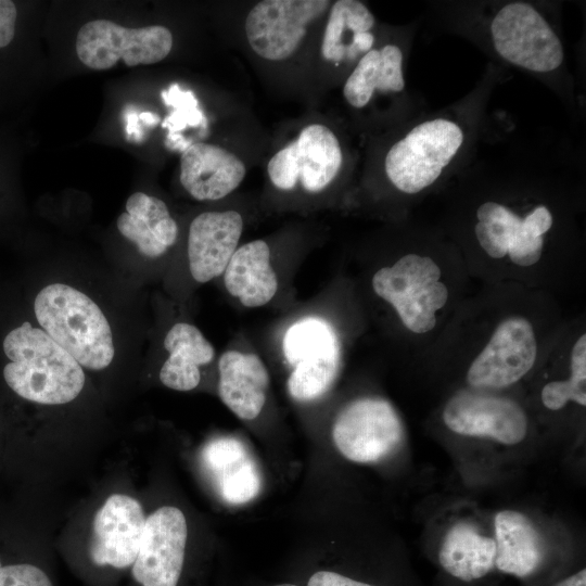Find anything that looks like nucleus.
Segmentation results:
<instances>
[{"label":"nucleus","instance_id":"1","mask_svg":"<svg viewBox=\"0 0 586 586\" xmlns=\"http://www.w3.org/2000/svg\"><path fill=\"white\" fill-rule=\"evenodd\" d=\"M11 360L3 369L7 384L18 396L43 405L75 399L85 385L81 366L43 330L25 321L3 341Z\"/></svg>","mask_w":586,"mask_h":586},{"label":"nucleus","instance_id":"8","mask_svg":"<svg viewBox=\"0 0 586 586\" xmlns=\"http://www.w3.org/2000/svg\"><path fill=\"white\" fill-rule=\"evenodd\" d=\"M332 437L337 450L357 463L378 462L393 454L404 437L393 406L380 398H360L337 415Z\"/></svg>","mask_w":586,"mask_h":586},{"label":"nucleus","instance_id":"13","mask_svg":"<svg viewBox=\"0 0 586 586\" xmlns=\"http://www.w3.org/2000/svg\"><path fill=\"white\" fill-rule=\"evenodd\" d=\"M443 420L457 434L489 437L505 445L519 444L527 434V418L518 403L481 393L461 392L451 397Z\"/></svg>","mask_w":586,"mask_h":586},{"label":"nucleus","instance_id":"31","mask_svg":"<svg viewBox=\"0 0 586 586\" xmlns=\"http://www.w3.org/2000/svg\"><path fill=\"white\" fill-rule=\"evenodd\" d=\"M555 586H586V570L582 569L575 574L557 583Z\"/></svg>","mask_w":586,"mask_h":586},{"label":"nucleus","instance_id":"18","mask_svg":"<svg viewBox=\"0 0 586 586\" xmlns=\"http://www.w3.org/2000/svg\"><path fill=\"white\" fill-rule=\"evenodd\" d=\"M218 393L221 402L240 419L253 420L262 412L269 374L255 354L228 351L218 362Z\"/></svg>","mask_w":586,"mask_h":586},{"label":"nucleus","instance_id":"26","mask_svg":"<svg viewBox=\"0 0 586 586\" xmlns=\"http://www.w3.org/2000/svg\"><path fill=\"white\" fill-rule=\"evenodd\" d=\"M553 218L546 206H537L524 218L514 215L509 225L508 253L510 260L522 267L536 264L543 253L545 234Z\"/></svg>","mask_w":586,"mask_h":586},{"label":"nucleus","instance_id":"19","mask_svg":"<svg viewBox=\"0 0 586 586\" xmlns=\"http://www.w3.org/2000/svg\"><path fill=\"white\" fill-rule=\"evenodd\" d=\"M117 228L148 257L163 255L178 235V226L166 204L142 192L128 198L126 213L117 218Z\"/></svg>","mask_w":586,"mask_h":586},{"label":"nucleus","instance_id":"7","mask_svg":"<svg viewBox=\"0 0 586 586\" xmlns=\"http://www.w3.org/2000/svg\"><path fill=\"white\" fill-rule=\"evenodd\" d=\"M495 50L507 62L536 73H549L563 62V46L543 15L531 4L511 2L493 18Z\"/></svg>","mask_w":586,"mask_h":586},{"label":"nucleus","instance_id":"32","mask_svg":"<svg viewBox=\"0 0 586 586\" xmlns=\"http://www.w3.org/2000/svg\"><path fill=\"white\" fill-rule=\"evenodd\" d=\"M275 586H296V585H293V584H279V585H275Z\"/></svg>","mask_w":586,"mask_h":586},{"label":"nucleus","instance_id":"15","mask_svg":"<svg viewBox=\"0 0 586 586\" xmlns=\"http://www.w3.org/2000/svg\"><path fill=\"white\" fill-rule=\"evenodd\" d=\"M243 219L235 211L205 212L191 222L188 235L189 269L204 283L221 275L242 234Z\"/></svg>","mask_w":586,"mask_h":586},{"label":"nucleus","instance_id":"6","mask_svg":"<svg viewBox=\"0 0 586 586\" xmlns=\"http://www.w3.org/2000/svg\"><path fill=\"white\" fill-rule=\"evenodd\" d=\"M173 48V35L162 25L128 28L107 20H94L80 27L76 53L87 67L102 71L118 60L127 66L149 65L164 60Z\"/></svg>","mask_w":586,"mask_h":586},{"label":"nucleus","instance_id":"2","mask_svg":"<svg viewBox=\"0 0 586 586\" xmlns=\"http://www.w3.org/2000/svg\"><path fill=\"white\" fill-rule=\"evenodd\" d=\"M34 309L43 331L80 366L101 370L112 362L115 348L111 327L85 293L52 283L37 294Z\"/></svg>","mask_w":586,"mask_h":586},{"label":"nucleus","instance_id":"12","mask_svg":"<svg viewBox=\"0 0 586 586\" xmlns=\"http://www.w3.org/2000/svg\"><path fill=\"white\" fill-rule=\"evenodd\" d=\"M188 536L182 511L165 506L145 519L142 539L132 564V576L141 586H177Z\"/></svg>","mask_w":586,"mask_h":586},{"label":"nucleus","instance_id":"5","mask_svg":"<svg viewBox=\"0 0 586 586\" xmlns=\"http://www.w3.org/2000/svg\"><path fill=\"white\" fill-rule=\"evenodd\" d=\"M282 344L293 368L288 379L290 395L298 402L322 396L333 383L340 364V344L332 326L324 319L306 317L286 330Z\"/></svg>","mask_w":586,"mask_h":586},{"label":"nucleus","instance_id":"28","mask_svg":"<svg viewBox=\"0 0 586 586\" xmlns=\"http://www.w3.org/2000/svg\"><path fill=\"white\" fill-rule=\"evenodd\" d=\"M0 586H52V583L39 568L21 563L0 569Z\"/></svg>","mask_w":586,"mask_h":586},{"label":"nucleus","instance_id":"27","mask_svg":"<svg viewBox=\"0 0 586 586\" xmlns=\"http://www.w3.org/2000/svg\"><path fill=\"white\" fill-rule=\"evenodd\" d=\"M542 402L550 410L563 408L568 402L586 405V335L582 334L571 353V375L565 381H552L542 390Z\"/></svg>","mask_w":586,"mask_h":586},{"label":"nucleus","instance_id":"30","mask_svg":"<svg viewBox=\"0 0 586 586\" xmlns=\"http://www.w3.org/2000/svg\"><path fill=\"white\" fill-rule=\"evenodd\" d=\"M307 586H373L364 582L352 579L331 571H318L313 574Z\"/></svg>","mask_w":586,"mask_h":586},{"label":"nucleus","instance_id":"21","mask_svg":"<svg viewBox=\"0 0 586 586\" xmlns=\"http://www.w3.org/2000/svg\"><path fill=\"white\" fill-rule=\"evenodd\" d=\"M495 566L502 573L526 577L543 559L542 538L532 521L515 510L495 515Z\"/></svg>","mask_w":586,"mask_h":586},{"label":"nucleus","instance_id":"4","mask_svg":"<svg viewBox=\"0 0 586 586\" xmlns=\"http://www.w3.org/2000/svg\"><path fill=\"white\" fill-rule=\"evenodd\" d=\"M462 142V129L455 122L425 120L391 146L384 161L385 174L399 191L419 193L437 180Z\"/></svg>","mask_w":586,"mask_h":586},{"label":"nucleus","instance_id":"23","mask_svg":"<svg viewBox=\"0 0 586 586\" xmlns=\"http://www.w3.org/2000/svg\"><path fill=\"white\" fill-rule=\"evenodd\" d=\"M405 87L403 53L396 44L371 49L358 61L343 87L346 102L355 107L366 106L375 90L400 92Z\"/></svg>","mask_w":586,"mask_h":586},{"label":"nucleus","instance_id":"14","mask_svg":"<svg viewBox=\"0 0 586 586\" xmlns=\"http://www.w3.org/2000/svg\"><path fill=\"white\" fill-rule=\"evenodd\" d=\"M145 524L143 509L135 498L114 494L93 519L90 558L99 566L124 569L132 565Z\"/></svg>","mask_w":586,"mask_h":586},{"label":"nucleus","instance_id":"25","mask_svg":"<svg viewBox=\"0 0 586 586\" xmlns=\"http://www.w3.org/2000/svg\"><path fill=\"white\" fill-rule=\"evenodd\" d=\"M374 26L371 11L357 0H339L330 9L324 28L321 53L324 60L340 63L355 60L353 43L359 33Z\"/></svg>","mask_w":586,"mask_h":586},{"label":"nucleus","instance_id":"3","mask_svg":"<svg viewBox=\"0 0 586 586\" xmlns=\"http://www.w3.org/2000/svg\"><path fill=\"white\" fill-rule=\"evenodd\" d=\"M441 277V268L431 257L411 253L379 269L372 286L377 295L395 308L409 331L424 334L434 329L436 313L448 300Z\"/></svg>","mask_w":586,"mask_h":586},{"label":"nucleus","instance_id":"20","mask_svg":"<svg viewBox=\"0 0 586 586\" xmlns=\"http://www.w3.org/2000/svg\"><path fill=\"white\" fill-rule=\"evenodd\" d=\"M224 272L226 289L245 307L267 304L278 290L270 250L263 240H254L237 249Z\"/></svg>","mask_w":586,"mask_h":586},{"label":"nucleus","instance_id":"16","mask_svg":"<svg viewBox=\"0 0 586 586\" xmlns=\"http://www.w3.org/2000/svg\"><path fill=\"white\" fill-rule=\"evenodd\" d=\"M245 174L243 161L216 144L192 143L181 154L180 182L199 201L225 198L240 186Z\"/></svg>","mask_w":586,"mask_h":586},{"label":"nucleus","instance_id":"24","mask_svg":"<svg viewBox=\"0 0 586 586\" xmlns=\"http://www.w3.org/2000/svg\"><path fill=\"white\" fill-rule=\"evenodd\" d=\"M496 545L466 522L453 525L445 534L438 561L451 576L463 582L479 579L495 566Z\"/></svg>","mask_w":586,"mask_h":586},{"label":"nucleus","instance_id":"17","mask_svg":"<svg viewBox=\"0 0 586 586\" xmlns=\"http://www.w3.org/2000/svg\"><path fill=\"white\" fill-rule=\"evenodd\" d=\"M202 460L225 502L240 506L259 494V469L246 446L238 438L221 436L211 441L203 448Z\"/></svg>","mask_w":586,"mask_h":586},{"label":"nucleus","instance_id":"22","mask_svg":"<svg viewBox=\"0 0 586 586\" xmlns=\"http://www.w3.org/2000/svg\"><path fill=\"white\" fill-rule=\"evenodd\" d=\"M164 347L169 357L161 368V382L176 391L196 387L201 380L199 366L206 365L214 358L213 345L196 327L179 322L167 332Z\"/></svg>","mask_w":586,"mask_h":586},{"label":"nucleus","instance_id":"10","mask_svg":"<svg viewBox=\"0 0 586 586\" xmlns=\"http://www.w3.org/2000/svg\"><path fill=\"white\" fill-rule=\"evenodd\" d=\"M329 7L330 1L327 0L259 1L245 18L247 42L262 59L286 60L298 49L307 28Z\"/></svg>","mask_w":586,"mask_h":586},{"label":"nucleus","instance_id":"9","mask_svg":"<svg viewBox=\"0 0 586 586\" xmlns=\"http://www.w3.org/2000/svg\"><path fill=\"white\" fill-rule=\"evenodd\" d=\"M342 163L343 153L334 132L326 125L310 124L270 158L267 173L280 190H292L301 181L306 191L317 193L335 179Z\"/></svg>","mask_w":586,"mask_h":586},{"label":"nucleus","instance_id":"33","mask_svg":"<svg viewBox=\"0 0 586 586\" xmlns=\"http://www.w3.org/2000/svg\"><path fill=\"white\" fill-rule=\"evenodd\" d=\"M1 568H2V565H1V562H0V569H1Z\"/></svg>","mask_w":586,"mask_h":586},{"label":"nucleus","instance_id":"11","mask_svg":"<svg viewBox=\"0 0 586 586\" xmlns=\"http://www.w3.org/2000/svg\"><path fill=\"white\" fill-rule=\"evenodd\" d=\"M537 342L523 317L502 320L483 351L472 361L467 381L473 387L500 388L521 380L534 366Z\"/></svg>","mask_w":586,"mask_h":586},{"label":"nucleus","instance_id":"29","mask_svg":"<svg viewBox=\"0 0 586 586\" xmlns=\"http://www.w3.org/2000/svg\"><path fill=\"white\" fill-rule=\"evenodd\" d=\"M16 7L9 0H0V48L7 47L14 37Z\"/></svg>","mask_w":586,"mask_h":586}]
</instances>
